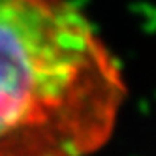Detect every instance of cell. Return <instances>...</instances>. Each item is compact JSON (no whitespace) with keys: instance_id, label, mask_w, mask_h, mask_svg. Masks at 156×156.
I'll return each mask as SVG.
<instances>
[{"instance_id":"obj_1","label":"cell","mask_w":156,"mask_h":156,"mask_svg":"<svg viewBox=\"0 0 156 156\" xmlns=\"http://www.w3.org/2000/svg\"><path fill=\"white\" fill-rule=\"evenodd\" d=\"M128 87L72 0H0V156H90L113 137Z\"/></svg>"}]
</instances>
